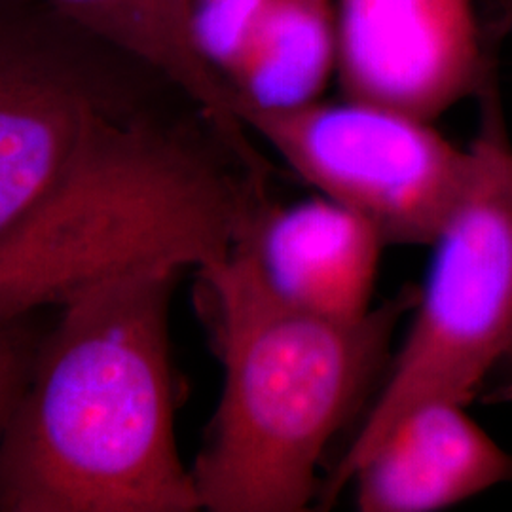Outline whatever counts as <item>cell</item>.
Returning <instances> with one entry per match:
<instances>
[{
	"label": "cell",
	"mask_w": 512,
	"mask_h": 512,
	"mask_svg": "<svg viewBox=\"0 0 512 512\" xmlns=\"http://www.w3.org/2000/svg\"><path fill=\"white\" fill-rule=\"evenodd\" d=\"M503 8H505V19L509 23V31L512 33V0H505Z\"/></svg>",
	"instance_id": "cell-13"
},
{
	"label": "cell",
	"mask_w": 512,
	"mask_h": 512,
	"mask_svg": "<svg viewBox=\"0 0 512 512\" xmlns=\"http://www.w3.org/2000/svg\"><path fill=\"white\" fill-rule=\"evenodd\" d=\"M503 368H509V372H512V353H511V357H509V359H507V363H505V365H503Z\"/></svg>",
	"instance_id": "cell-14"
},
{
	"label": "cell",
	"mask_w": 512,
	"mask_h": 512,
	"mask_svg": "<svg viewBox=\"0 0 512 512\" xmlns=\"http://www.w3.org/2000/svg\"><path fill=\"white\" fill-rule=\"evenodd\" d=\"M183 272L124 262L61 298L0 446V512L202 511L173 423L169 304Z\"/></svg>",
	"instance_id": "cell-2"
},
{
	"label": "cell",
	"mask_w": 512,
	"mask_h": 512,
	"mask_svg": "<svg viewBox=\"0 0 512 512\" xmlns=\"http://www.w3.org/2000/svg\"><path fill=\"white\" fill-rule=\"evenodd\" d=\"M336 67L334 0H279L220 74V84L239 120L247 110L293 109L321 99Z\"/></svg>",
	"instance_id": "cell-10"
},
{
	"label": "cell",
	"mask_w": 512,
	"mask_h": 512,
	"mask_svg": "<svg viewBox=\"0 0 512 512\" xmlns=\"http://www.w3.org/2000/svg\"><path fill=\"white\" fill-rule=\"evenodd\" d=\"M54 306L0 298V446L33 376L38 351L52 327Z\"/></svg>",
	"instance_id": "cell-11"
},
{
	"label": "cell",
	"mask_w": 512,
	"mask_h": 512,
	"mask_svg": "<svg viewBox=\"0 0 512 512\" xmlns=\"http://www.w3.org/2000/svg\"><path fill=\"white\" fill-rule=\"evenodd\" d=\"M264 281L300 310L355 321L372 310L387 241L372 220L325 196L270 203L245 236Z\"/></svg>",
	"instance_id": "cell-8"
},
{
	"label": "cell",
	"mask_w": 512,
	"mask_h": 512,
	"mask_svg": "<svg viewBox=\"0 0 512 512\" xmlns=\"http://www.w3.org/2000/svg\"><path fill=\"white\" fill-rule=\"evenodd\" d=\"M224 368L219 406L190 475L202 511H306L319 465L391 365L406 287L355 321L300 310L264 281L245 239L198 270Z\"/></svg>",
	"instance_id": "cell-3"
},
{
	"label": "cell",
	"mask_w": 512,
	"mask_h": 512,
	"mask_svg": "<svg viewBox=\"0 0 512 512\" xmlns=\"http://www.w3.org/2000/svg\"><path fill=\"white\" fill-rule=\"evenodd\" d=\"M239 122L321 196L372 220L387 245H433L469 171V150L433 122L353 97L247 110Z\"/></svg>",
	"instance_id": "cell-5"
},
{
	"label": "cell",
	"mask_w": 512,
	"mask_h": 512,
	"mask_svg": "<svg viewBox=\"0 0 512 512\" xmlns=\"http://www.w3.org/2000/svg\"><path fill=\"white\" fill-rule=\"evenodd\" d=\"M277 2L279 0H194V44L203 63L219 82L220 74L234 61L258 21Z\"/></svg>",
	"instance_id": "cell-12"
},
{
	"label": "cell",
	"mask_w": 512,
	"mask_h": 512,
	"mask_svg": "<svg viewBox=\"0 0 512 512\" xmlns=\"http://www.w3.org/2000/svg\"><path fill=\"white\" fill-rule=\"evenodd\" d=\"M344 97L427 122L476 95L490 69L475 0H334Z\"/></svg>",
	"instance_id": "cell-6"
},
{
	"label": "cell",
	"mask_w": 512,
	"mask_h": 512,
	"mask_svg": "<svg viewBox=\"0 0 512 512\" xmlns=\"http://www.w3.org/2000/svg\"><path fill=\"white\" fill-rule=\"evenodd\" d=\"M74 31L162 76L239 150L255 152L251 133L230 109L192 37L194 0H38Z\"/></svg>",
	"instance_id": "cell-9"
},
{
	"label": "cell",
	"mask_w": 512,
	"mask_h": 512,
	"mask_svg": "<svg viewBox=\"0 0 512 512\" xmlns=\"http://www.w3.org/2000/svg\"><path fill=\"white\" fill-rule=\"evenodd\" d=\"M109 61L0 8V298L57 306L103 268L192 251L183 145Z\"/></svg>",
	"instance_id": "cell-1"
},
{
	"label": "cell",
	"mask_w": 512,
	"mask_h": 512,
	"mask_svg": "<svg viewBox=\"0 0 512 512\" xmlns=\"http://www.w3.org/2000/svg\"><path fill=\"white\" fill-rule=\"evenodd\" d=\"M465 406L429 401L397 421L349 478L357 511H442L511 482V454Z\"/></svg>",
	"instance_id": "cell-7"
},
{
	"label": "cell",
	"mask_w": 512,
	"mask_h": 512,
	"mask_svg": "<svg viewBox=\"0 0 512 512\" xmlns=\"http://www.w3.org/2000/svg\"><path fill=\"white\" fill-rule=\"evenodd\" d=\"M480 118L458 203L431 247L412 325L344 456L321 488L323 505L412 408L469 404L512 353V141L497 73L476 93Z\"/></svg>",
	"instance_id": "cell-4"
}]
</instances>
